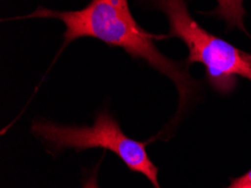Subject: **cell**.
Segmentation results:
<instances>
[{
  "label": "cell",
  "instance_id": "2",
  "mask_svg": "<svg viewBox=\"0 0 251 188\" xmlns=\"http://www.w3.org/2000/svg\"><path fill=\"white\" fill-rule=\"evenodd\" d=\"M143 9L158 10L168 22L167 40L179 38L188 50L186 62L201 63L213 90L223 96L233 93L239 78L251 81V53L232 45L201 26L186 0H134Z\"/></svg>",
  "mask_w": 251,
  "mask_h": 188
},
{
  "label": "cell",
  "instance_id": "5",
  "mask_svg": "<svg viewBox=\"0 0 251 188\" xmlns=\"http://www.w3.org/2000/svg\"><path fill=\"white\" fill-rule=\"evenodd\" d=\"M226 188H251V169L240 177L231 178L230 185Z\"/></svg>",
  "mask_w": 251,
  "mask_h": 188
},
{
  "label": "cell",
  "instance_id": "1",
  "mask_svg": "<svg viewBox=\"0 0 251 188\" xmlns=\"http://www.w3.org/2000/svg\"><path fill=\"white\" fill-rule=\"evenodd\" d=\"M29 18L58 19L66 26L56 57L79 38H96L109 47L121 48L132 59L142 61L168 78L177 89L178 107L166 129L177 124L200 98L203 85L193 78L187 62L173 60L163 54L155 42L166 41L167 35L142 28L133 17L128 0H90L78 10H54L39 6L33 13L9 18V21Z\"/></svg>",
  "mask_w": 251,
  "mask_h": 188
},
{
  "label": "cell",
  "instance_id": "4",
  "mask_svg": "<svg viewBox=\"0 0 251 188\" xmlns=\"http://www.w3.org/2000/svg\"><path fill=\"white\" fill-rule=\"evenodd\" d=\"M215 1L218 6L214 9L201 14L222 21L226 26V32L237 28L251 38V34L245 25V17L247 15V10L243 6L245 0H215Z\"/></svg>",
  "mask_w": 251,
  "mask_h": 188
},
{
  "label": "cell",
  "instance_id": "3",
  "mask_svg": "<svg viewBox=\"0 0 251 188\" xmlns=\"http://www.w3.org/2000/svg\"><path fill=\"white\" fill-rule=\"evenodd\" d=\"M30 131L51 153H60L67 149L80 152L96 148L112 151L131 171L140 172L149 179L154 188H161L158 180V167L152 162L146 150L148 142L128 137L108 110L98 112L90 126L64 125L40 118L33 121Z\"/></svg>",
  "mask_w": 251,
  "mask_h": 188
},
{
  "label": "cell",
  "instance_id": "6",
  "mask_svg": "<svg viewBox=\"0 0 251 188\" xmlns=\"http://www.w3.org/2000/svg\"><path fill=\"white\" fill-rule=\"evenodd\" d=\"M81 188H100L98 186V167L90 172Z\"/></svg>",
  "mask_w": 251,
  "mask_h": 188
}]
</instances>
